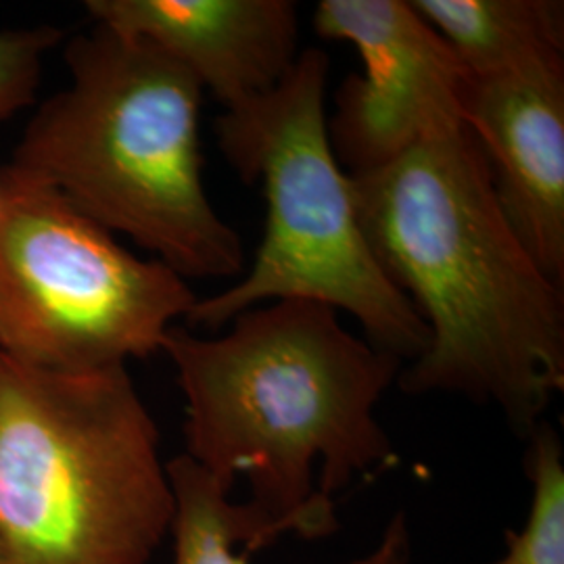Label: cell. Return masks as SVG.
<instances>
[{
    "label": "cell",
    "instance_id": "cell-8",
    "mask_svg": "<svg viewBox=\"0 0 564 564\" xmlns=\"http://www.w3.org/2000/svg\"><path fill=\"white\" fill-rule=\"evenodd\" d=\"M464 126L484 149L506 220L564 284V59L468 76Z\"/></svg>",
    "mask_w": 564,
    "mask_h": 564
},
{
    "label": "cell",
    "instance_id": "cell-6",
    "mask_svg": "<svg viewBox=\"0 0 564 564\" xmlns=\"http://www.w3.org/2000/svg\"><path fill=\"white\" fill-rule=\"evenodd\" d=\"M197 297L160 260H141L59 191L0 170V354L55 372H93L162 351Z\"/></svg>",
    "mask_w": 564,
    "mask_h": 564
},
{
    "label": "cell",
    "instance_id": "cell-10",
    "mask_svg": "<svg viewBox=\"0 0 564 564\" xmlns=\"http://www.w3.org/2000/svg\"><path fill=\"white\" fill-rule=\"evenodd\" d=\"M165 470L176 498L172 564H249L251 552L276 542L245 502H232V494L186 454L165 464ZM410 550L408 517L398 512L379 545L349 564H408Z\"/></svg>",
    "mask_w": 564,
    "mask_h": 564
},
{
    "label": "cell",
    "instance_id": "cell-1",
    "mask_svg": "<svg viewBox=\"0 0 564 564\" xmlns=\"http://www.w3.org/2000/svg\"><path fill=\"white\" fill-rule=\"evenodd\" d=\"M349 181L366 241L431 337L400 389L494 403L524 440L564 389V289L506 220L473 132L433 134Z\"/></svg>",
    "mask_w": 564,
    "mask_h": 564
},
{
    "label": "cell",
    "instance_id": "cell-14",
    "mask_svg": "<svg viewBox=\"0 0 564 564\" xmlns=\"http://www.w3.org/2000/svg\"><path fill=\"white\" fill-rule=\"evenodd\" d=\"M4 563V556H2V547H0V564Z\"/></svg>",
    "mask_w": 564,
    "mask_h": 564
},
{
    "label": "cell",
    "instance_id": "cell-3",
    "mask_svg": "<svg viewBox=\"0 0 564 564\" xmlns=\"http://www.w3.org/2000/svg\"><path fill=\"white\" fill-rule=\"evenodd\" d=\"M69 88L28 123L11 165L139 242L182 279L245 270L202 176L203 88L155 44L105 25L67 44Z\"/></svg>",
    "mask_w": 564,
    "mask_h": 564
},
{
    "label": "cell",
    "instance_id": "cell-7",
    "mask_svg": "<svg viewBox=\"0 0 564 564\" xmlns=\"http://www.w3.org/2000/svg\"><path fill=\"white\" fill-rule=\"evenodd\" d=\"M314 30L349 42L362 76L335 97L328 137L347 174L377 170L414 144L464 126L468 72L447 42L405 0H323Z\"/></svg>",
    "mask_w": 564,
    "mask_h": 564
},
{
    "label": "cell",
    "instance_id": "cell-5",
    "mask_svg": "<svg viewBox=\"0 0 564 564\" xmlns=\"http://www.w3.org/2000/svg\"><path fill=\"white\" fill-rule=\"evenodd\" d=\"M326 80V53L307 48L272 90L216 120L226 162L241 181L262 182L265 232L251 270L197 300L186 323L214 330L263 303H324L356 318L370 345L414 362L429 347V328L366 241L328 137Z\"/></svg>",
    "mask_w": 564,
    "mask_h": 564
},
{
    "label": "cell",
    "instance_id": "cell-4",
    "mask_svg": "<svg viewBox=\"0 0 564 564\" xmlns=\"http://www.w3.org/2000/svg\"><path fill=\"white\" fill-rule=\"evenodd\" d=\"M174 514L126 366L55 372L0 354L2 564H147Z\"/></svg>",
    "mask_w": 564,
    "mask_h": 564
},
{
    "label": "cell",
    "instance_id": "cell-2",
    "mask_svg": "<svg viewBox=\"0 0 564 564\" xmlns=\"http://www.w3.org/2000/svg\"><path fill=\"white\" fill-rule=\"evenodd\" d=\"M214 339L172 326L162 351L184 395L186 456L279 540L335 533V494L398 454L375 408L403 362L356 337L324 303L284 300L239 314Z\"/></svg>",
    "mask_w": 564,
    "mask_h": 564
},
{
    "label": "cell",
    "instance_id": "cell-9",
    "mask_svg": "<svg viewBox=\"0 0 564 564\" xmlns=\"http://www.w3.org/2000/svg\"><path fill=\"white\" fill-rule=\"evenodd\" d=\"M97 25L155 44L226 109L291 72L300 20L291 0H88Z\"/></svg>",
    "mask_w": 564,
    "mask_h": 564
},
{
    "label": "cell",
    "instance_id": "cell-12",
    "mask_svg": "<svg viewBox=\"0 0 564 564\" xmlns=\"http://www.w3.org/2000/svg\"><path fill=\"white\" fill-rule=\"evenodd\" d=\"M524 473L533 487L523 529H506V552L489 564H564V456L558 431L542 421L527 437Z\"/></svg>",
    "mask_w": 564,
    "mask_h": 564
},
{
    "label": "cell",
    "instance_id": "cell-11",
    "mask_svg": "<svg viewBox=\"0 0 564 564\" xmlns=\"http://www.w3.org/2000/svg\"><path fill=\"white\" fill-rule=\"evenodd\" d=\"M410 4L447 42L468 76L564 59L561 0H412Z\"/></svg>",
    "mask_w": 564,
    "mask_h": 564
},
{
    "label": "cell",
    "instance_id": "cell-13",
    "mask_svg": "<svg viewBox=\"0 0 564 564\" xmlns=\"http://www.w3.org/2000/svg\"><path fill=\"white\" fill-rule=\"evenodd\" d=\"M59 41L55 28L0 32V121L32 102L41 82L42 57Z\"/></svg>",
    "mask_w": 564,
    "mask_h": 564
}]
</instances>
